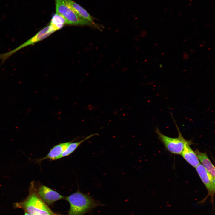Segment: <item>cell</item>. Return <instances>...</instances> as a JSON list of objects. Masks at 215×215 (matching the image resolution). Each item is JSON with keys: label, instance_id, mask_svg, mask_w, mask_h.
Segmentation results:
<instances>
[{"label": "cell", "instance_id": "12", "mask_svg": "<svg viewBox=\"0 0 215 215\" xmlns=\"http://www.w3.org/2000/svg\"><path fill=\"white\" fill-rule=\"evenodd\" d=\"M96 134H91L79 142L70 143L65 150L62 153L59 159L67 156L73 152L84 141L93 136Z\"/></svg>", "mask_w": 215, "mask_h": 215}, {"label": "cell", "instance_id": "2", "mask_svg": "<svg viewBox=\"0 0 215 215\" xmlns=\"http://www.w3.org/2000/svg\"><path fill=\"white\" fill-rule=\"evenodd\" d=\"M70 208L67 215H83L99 205L90 196L84 194L79 190L65 197Z\"/></svg>", "mask_w": 215, "mask_h": 215}, {"label": "cell", "instance_id": "11", "mask_svg": "<svg viewBox=\"0 0 215 215\" xmlns=\"http://www.w3.org/2000/svg\"><path fill=\"white\" fill-rule=\"evenodd\" d=\"M200 162L206 170L215 179V167L206 153L196 149L194 151Z\"/></svg>", "mask_w": 215, "mask_h": 215}, {"label": "cell", "instance_id": "5", "mask_svg": "<svg viewBox=\"0 0 215 215\" xmlns=\"http://www.w3.org/2000/svg\"><path fill=\"white\" fill-rule=\"evenodd\" d=\"M58 30V29L56 27L53 25L50 24L49 25L42 29L31 38L15 49L10 52L0 54V59L1 60V65H2L13 54L18 50L42 41Z\"/></svg>", "mask_w": 215, "mask_h": 215}, {"label": "cell", "instance_id": "13", "mask_svg": "<svg viewBox=\"0 0 215 215\" xmlns=\"http://www.w3.org/2000/svg\"><path fill=\"white\" fill-rule=\"evenodd\" d=\"M65 24L64 18L56 13L53 16L50 23L57 27L59 30L61 29Z\"/></svg>", "mask_w": 215, "mask_h": 215}, {"label": "cell", "instance_id": "10", "mask_svg": "<svg viewBox=\"0 0 215 215\" xmlns=\"http://www.w3.org/2000/svg\"><path fill=\"white\" fill-rule=\"evenodd\" d=\"M71 142L60 143L54 145L50 150L47 154L44 157L37 160L38 163L47 159L54 160L59 159V157Z\"/></svg>", "mask_w": 215, "mask_h": 215}, {"label": "cell", "instance_id": "3", "mask_svg": "<svg viewBox=\"0 0 215 215\" xmlns=\"http://www.w3.org/2000/svg\"><path fill=\"white\" fill-rule=\"evenodd\" d=\"M56 13L64 19L66 24L74 25L92 26L80 17L69 4L67 0H55Z\"/></svg>", "mask_w": 215, "mask_h": 215}, {"label": "cell", "instance_id": "9", "mask_svg": "<svg viewBox=\"0 0 215 215\" xmlns=\"http://www.w3.org/2000/svg\"><path fill=\"white\" fill-rule=\"evenodd\" d=\"M190 142L187 140L181 155L185 160L194 168L200 164V162L196 154L190 146Z\"/></svg>", "mask_w": 215, "mask_h": 215}, {"label": "cell", "instance_id": "1", "mask_svg": "<svg viewBox=\"0 0 215 215\" xmlns=\"http://www.w3.org/2000/svg\"><path fill=\"white\" fill-rule=\"evenodd\" d=\"M16 206L23 209L30 215H55L38 194L34 181L30 183L27 197L16 203Z\"/></svg>", "mask_w": 215, "mask_h": 215}, {"label": "cell", "instance_id": "14", "mask_svg": "<svg viewBox=\"0 0 215 215\" xmlns=\"http://www.w3.org/2000/svg\"><path fill=\"white\" fill-rule=\"evenodd\" d=\"M24 215H30V214L29 213H28L27 212L25 211Z\"/></svg>", "mask_w": 215, "mask_h": 215}, {"label": "cell", "instance_id": "7", "mask_svg": "<svg viewBox=\"0 0 215 215\" xmlns=\"http://www.w3.org/2000/svg\"><path fill=\"white\" fill-rule=\"evenodd\" d=\"M37 193L46 204L50 205L59 200L65 199V197L51 188L43 185L36 188Z\"/></svg>", "mask_w": 215, "mask_h": 215}, {"label": "cell", "instance_id": "4", "mask_svg": "<svg viewBox=\"0 0 215 215\" xmlns=\"http://www.w3.org/2000/svg\"><path fill=\"white\" fill-rule=\"evenodd\" d=\"M178 132L177 137L173 138L167 136L162 134L158 128L156 132L160 140L164 145L167 150L171 153L181 155L187 141L182 136L176 121L172 117Z\"/></svg>", "mask_w": 215, "mask_h": 215}, {"label": "cell", "instance_id": "8", "mask_svg": "<svg viewBox=\"0 0 215 215\" xmlns=\"http://www.w3.org/2000/svg\"><path fill=\"white\" fill-rule=\"evenodd\" d=\"M69 5L76 13L81 18L89 22L92 25L101 30L100 27L96 24L93 18L84 8L72 0H67Z\"/></svg>", "mask_w": 215, "mask_h": 215}, {"label": "cell", "instance_id": "6", "mask_svg": "<svg viewBox=\"0 0 215 215\" xmlns=\"http://www.w3.org/2000/svg\"><path fill=\"white\" fill-rule=\"evenodd\" d=\"M195 168L198 175L205 185L208 192V195L203 200L199 202V203H204L208 197L209 196L211 197V202L213 206V208L214 211V198L215 191V179L200 163Z\"/></svg>", "mask_w": 215, "mask_h": 215}]
</instances>
